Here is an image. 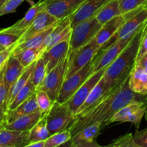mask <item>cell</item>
<instances>
[{"instance_id":"cell-47","label":"cell","mask_w":147,"mask_h":147,"mask_svg":"<svg viewBox=\"0 0 147 147\" xmlns=\"http://www.w3.org/2000/svg\"><path fill=\"white\" fill-rule=\"evenodd\" d=\"M6 1H7V0H0V7H1V6L2 5V4H4Z\"/></svg>"},{"instance_id":"cell-17","label":"cell","mask_w":147,"mask_h":147,"mask_svg":"<svg viewBox=\"0 0 147 147\" xmlns=\"http://www.w3.org/2000/svg\"><path fill=\"white\" fill-rule=\"evenodd\" d=\"M69 47L70 39L59 42L42 53L41 57L47 63V73L68 57Z\"/></svg>"},{"instance_id":"cell-16","label":"cell","mask_w":147,"mask_h":147,"mask_svg":"<svg viewBox=\"0 0 147 147\" xmlns=\"http://www.w3.org/2000/svg\"><path fill=\"white\" fill-rule=\"evenodd\" d=\"M60 20H57L55 17L46 11L45 9L40 11L34 21L29 27V28L24 32V34L21 36L19 40L18 43L22 42L24 40H27L30 37H32L34 34L43 32L49 27H52L57 22Z\"/></svg>"},{"instance_id":"cell-20","label":"cell","mask_w":147,"mask_h":147,"mask_svg":"<svg viewBox=\"0 0 147 147\" xmlns=\"http://www.w3.org/2000/svg\"><path fill=\"white\" fill-rule=\"evenodd\" d=\"M126 21V19L125 16L121 14L113 17L102 25L100 30L95 37L96 42L100 45V48L117 32L119 28Z\"/></svg>"},{"instance_id":"cell-5","label":"cell","mask_w":147,"mask_h":147,"mask_svg":"<svg viewBox=\"0 0 147 147\" xmlns=\"http://www.w3.org/2000/svg\"><path fill=\"white\" fill-rule=\"evenodd\" d=\"M124 16L126 21L122 24L117 32L100 48V50L107 48L118 40L134 35L147 20V4L129 14H125Z\"/></svg>"},{"instance_id":"cell-12","label":"cell","mask_w":147,"mask_h":147,"mask_svg":"<svg viewBox=\"0 0 147 147\" xmlns=\"http://www.w3.org/2000/svg\"><path fill=\"white\" fill-rule=\"evenodd\" d=\"M114 87L115 86H113L111 83L106 80V78L103 76L98 83L93 88L83 105L78 110L76 116H81L86 113L88 111L91 109L98 102H100L101 99Z\"/></svg>"},{"instance_id":"cell-31","label":"cell","mask_w":147,"mask_h":147,"mask_svg":"<svg viewBox=\"0 0 147 147\" xmlns=\"http://www.w3.org/2000/svg\"><path fill=\"white\" fill-rule=\"evenodd\" d=\"M36 90H37V88L33 84L31 78H30L25 86L17 93L15 98L14 99L12 103L9 105L7 110H13V109H16L21 103H22L27 99H28L30 96H32L35 93Z\"/></svg>"},{"instance_id":"cell-1","label":"cell","mask_w":147,"mask_h":147,"mask_svg":"<svg viewBox=\"0 0 147 147\" xmlns=\"http://www.w3.org/2000/svg\"><path fill=\"white\" fill-rule=\"evenodd\" d=\"M134 100L147 101V95L135 93L129 86V78L111 89L100 102L81 116H76L69 130L72 136L84 128L99 123L101 129L110 124L113 115L122 107Z\"/></svg>"},{"instance_id":"cell-30","label":"cell","mask_w":147,"mask_h":147,"mask_svg":"<svg viewBox=\"0 0 147 147\" xmlns=\"http://www.w3.org/2000/svg\"><path fill=\"white\" fill-rule=\"evenodd\" d=\"M147 105V101H144V100H134L131 103H128L126 106L122 107L120 110L118 111L113 117L111 118L110 121V124L112 123H116V122H119V123H123V121L125 118L134 111H136L141 108L142 106Z\"/></svg>"},{"instance_id":"cell-46","label":"cell","mask_w":147,"mask_h":147,"mask_svg":"<svg viewBox=\"0 0 147 147\" xmlns=\"http://www.w3.org/2000/svg\"><path fill=\"white\" fill-rule=\"evenodd\" d=\"M45 140L30 143L27 145V147H45Z\"/></svg>"},{"instance_id":"cell-32","label":"cell","mask_w":147,"mask_h":147,"mask_svg":"<svg viewBox=\"0 0 147 147\" xmlns=\"http://www.w3.org/2000/svg\"><path fill=\"white\" fill-rule=\"evenodd\" d=\"M47 63L43 59L42 57H39L36 61L35 66L32 73L31 78L33 84L37 88L42 83L43 80L47 75Z\"/></svg>"},{"instance_id":"cell-37","label":"cell","mask_w":147,"mask_h":147,"mask_svg":"<svg viewBox=\"0 0 147 147\" xmlns=\"http://www.w3.org/2000/svg\"><path fill=\"white\" fill-rule=\"evenodd\" d=\"M20 37L21 36L16 33L6 32L1 30H0V45L7 48L14 43L17 42Z\"/></svg>"},{"instance_id":"cell-9","label":"cell","mask_w":147,"mask_h":147,"mask_svg":"<svg viewBox=\"0 0 147 147\" xmlns=\"http://www.w3.org/2000/svg\"><path fill=\"white\" fill-rule=\"evenodd\" d=\"M134 35L118 40L117 41L114 42L113 44L109 46L107 48L100 50L94 58L93 73L101 69L106 68L111 63H113L117 58L118 56L122 53V51L126 48Z\"/></svg>"},{"instance_id":"cell-11","label":"cell","mask_w":147,"mask_h":147,"mask_svg":"<svg viewBox=\"0 0 147 147\" xmlns=\"http://www.w3.org/2000/svg\"><path fill=\"white\" fill-rule=\"evenodd\" d=\"M71 32L72 27L70 16L59 20L53 30L47 34L42 45L41 48L43 53L59 42L70 39Z\"/></svg>"},{"instance_id":"cell-25","label":"cell","mask_w":147,"mask_h":147,"mask_svg":"<svg viewBox=\"0 0 147 147\" xmlns=\"http://www.w3.org/2000/svg\"><path fill=\"white\" fill-rule=\"evenodd\" d=\"M119 0H109L96 14L98 21L103 25L116 16L121 15Z\"/></svg>"},{"instance_id":"cell-27","label":"cell","mask_w":147,"mask_h":147,"mask_svg":"<svg viewBox=\"0 0 147 147\" xmlns=\"http://www.w3.org/2000/svg\"><path fill=\"white\" fill-rule=\"evenodd\" d=\"M43 52L41 47L37 48H27L24 50L13 51L12 54L17 57L23 67H27L41 57Z\"/></svg>"},{"instance_id":"cell-33","label":"cell","mask_w":147,"mask_h":147,"mask_svg":"<svg viewBox=\"0 0 147 147\" xmlns=\"http://www.w3.org/2000/svg\"><path fill=\"white\" fill-rule=\"evenodd\" d=\"M72 134L69 129L57 132L52 134L45 140V147H57L63 145L64 144L70 142L72 139Z\"/></svg>"},{"instance_id":"cell-28","label":"cell","mask_w":147,"mask_h":147,"mask_svg":"<svg viewBox=\"0 0 147 147\" xmlns=\"http://www.w3.org/2000/svg\"><path fill=\"white\" fill-rule=\"evenodd\" d=\"M46 114L43 115L37 123L29 131V141L30 143L45 141L50 136L47 126Z\"/></svg>"},{"instance_id":"cell-10","label":"cell","mask_w":147,"mask_h":147,"mask_svg":"<svg viewBox=\"0 0 147 147\" xmlns=\"http://www.w3.org/2000/svg\"><path fill=\"white\" fill-rule=\"evenodd\" d=\"M106 69V68L101 69L96 73H93L87 79V80L79 88L78 90L73 95V96L65 102L69 109L75 115H76L78 110L84 103L95 86L103 77Z\"/></svg>"},{"instance_id":"cell-43","label":"cell","mask_w":147,"mask_h":147,"mask_svg":"<svg viewBox=\"0 0 147 147\" xmlns=\"http://www.w3.org/2000/svg\"><path fill=\"white\" fill-rule=\"evenodd\" d=\"M18 44V42L14 44H13L12 45L9 46V47H7L5 50H4L3 51H1L0 53V68L3 66V65L7 61V60L9 59V57L11 55L13 51L15 49L16 46Z\"/></svg>"},{"instance_id":"cell-6","label":"cell","mask_w":147,"mask_h":147,"mask_svg":"<svg viewBox=\"0 0 147 147\" xmlns=\"http://www.w3.org/2000/svg\"><path fill=\"white\" fill-rule=\"evenodd\" d=\"M68 57L47 73L42 83L37 89L43 90L49 95L53 102L57 100L63 83L65 80L68 67Z\"/></svg>"},{"instance_id":"cell-18","label":"cell","mask_w":147,"mask_h":147,"mask_svg":"<svg viewBox=\"0 0 147 147\" xmlns=\"http://www.w3.org/2000/svg\"><path fill=\"white\" fill-rule=\"evenodd\" d=\"M109 0H86L78 9L70 16L71 27H74L79 22L96 16L98 11Z\"/></svg>"},{"instance_id":"cell-39","label":"cell","mask_w":147,"mask_h":147,"mask_svg":"<svg viewBox=\"0 0 147 147\" xmlns=\"http://www.w3.org/2000/svg\"><path fill=\"white\" fill-rule=\"evenodd\" d=\"M24 0H7L0 7V17L9 13H12L16 11L17 7Z\"/></svg>"},{"instance_id":"cell-50","label":"cell","mask_w":147,"mask_h":147,"mask_svg":"<svg viewBox=\"0 0 147 147\" xmlns=\"http://www.w3.org/2000/svg\"><path fill=\"white\" fill-rule=\"evenodd\" d=\"M0 147H1V145H0Z\"/></svg>"},{"instance_id":"cell-45","label":"cell","mask_w":147,"mask_h":147,"mask_svg":"<svg viewBox=\"0 0 147 147\" xmlns=\"http://www.w3.org/2000/svg\"><path fill=\"white\" fill-rule=\"evenodd\" d=\"M7 108L4 106H0V126L6 121Z\"/></svg>"},{"instance_id":"cell-21","label":"cell","mask_w":147,"mask_h":147,"mask_svg":"<svg viewBox=\"0 0 147 147\" xmlns=\"http://www.w3.org/2000/svg\"><path fill=\"white\" fill-rule=\"evenodd\" d=\"M25 67H23L18 59L11 55L4 65V81L6 89L9 93L10 89L21 76Z\"/></svg>"},{"instance_id":"cell-29","label":"cell","mask_w":147,"mask_h":147,"mask_svg":"<svg viewBox=\"0 0 147 147\" xmlns=\"http://www.w3.org/2000/svg\"><path fill=\"white\" fill-rule=\"evenodd\" d=\"M56 24H57V23H56ZM56 24H55L54 25H53L52 27H49L47 30H44L43 32H41L34 34V36L30 37V38L27 39V40H24V41L22 42L18 43L17 45L16 46L15 49L14 50V51L24 50V49L27 48H37V47H41L43 42H44L45 40L46 37H47V35L52 31V30H53V29L54 28V27L55 26Z\"/></svg>"},{"instance_id":"cell-44","label":"cell","mask_w":147,"mask_h":147,"mask_svg":"<svg viewBox=\"0 0 147 147\" xmlns=\"http://www.w3.org/2000/svg\"><path fill=\"white\" fill-rule=\"evenodd\" d=\"M136 64L147 72V53L141 57L140 60L136 62Z\"/></svg>"},{"instance_id":"cell-2","label":"cell","mask_w":147,"mask_h":147,"mask_svg":"<svg viewBox=\"0 0 147 147\" xmlns=\"http://www.w3.org/2000/svg\"><path fill=\"white\" fill-rule=\"evenodd\" d=\"M144 24L138 30L129 45L117 58L106 67L103 77L113 86H117L129 78L134 66L136 64Z\"/></svg>"},{"instance_id":"cell-4","label":"cell","mask_w":147,"mask_h":147,"mask_svg":"<svg viewBox=\"0 0 147 147\" xmlns=\"http://www.w3.org/2000/svg\"><path fill=\"white\" fill-rule=\"evenodd\" d=\"M47 126L50 135L69 129L76 119V115L70 111L65 103L55 100L46 114Z\"/></svg>"},{"instance_id":"cell-13","label":"cell","mask_w":147,"mask_h":147,"mask_svg":"<svg viewBox=\"0 0 147 147\" xmlns=\"http://www.w3.org/2000/svg\"><path fill=\"white\" fill-rule=\"evenodd\" d=\"M48 3V0H40L36 4H33L30 8L27 10L25 15L22 19L17 21L15 24L7 28L3 29V30L9 32L16 33L19 35L22 36L24 32L29 28L32 22L37 16V14L42 10L45 9Z\"/></svg>"},{"instance_id":"cell-35","label":"cell","mask_w":147,"mask_h":147,"mask_svg":"<svg viewBox=\"0 0 147 147\" xmlns=\"http://www.w3.org/2000/svg\"><path fill=\"white\" fill-rule=\"evenodd\" d=\"M119 3L121 12L125 15L146 5L147 0H119Z\"/></svg>"},{"instance_id":"cell-23","label":"cell","mask_w":147,"mask_h":147,"mask_svg":"<svg viewBox=\"0 0 147 147\" xmlns=\"http://www.w3.org/2000/svg\"><path fill=\"white\" fill-rule=\"evenodd\" d=\"M44 114L39 111L30 113V114L24 115V116L19 117L10 123L4 122L1 126L9 129V130L14 131H30L36 123L38 122Z\"/></svg>"},{"instance_id":"cell-42","label":"cell","mask_w":147,"mask_h":147,"mask_svg":"<svg viewBox=\"0 0 147 147\" xmlns=\"http://www.w3.org/2000/svg\"><path fill=\"white\" fill-rule=\"evenodd\" d=\"M133 138L138 147H147V128L142 131H136Z\"/></svg>"},{"instance_id":"cell-40","label":"cell","mask_w":147,"mask_h":147,"mask_svg":"<svg viewBox=\"0 0 147 147\" xmlns=\"http://www.w3.org/2000/svg\"><path fill=\"white\" fill-rule=\"evenodd\" d=\"M4 65H5V63L0 68V106H4L7 108V100L8 93H7V90L6 89L4 81Z\"/></svg>"},{"instance_id":"cell-24","label":"cell","mask_w":147,"mask_h":147,"mask_svg":"<svg viewBox=\"0 0 147 147\" xmlns=\"http://www.w3.org/2000/svg\"><path fill=\"white\" fill-rule=\"evenodd\" d=\"M129 86L135 93L147 95V72L135 64L129 75Z\"/></svg>"},{"instance_id":"cell-36","label":"cell","mask_w":147,"mask_h":147,"mask_svg":"<svg viewBox=\"0 0 147 147\" xmlns=\"http://www.w3.org/2000/svg\"><path fill=\"white\" fill-rule=\"evenodd\" d=\"M147 109V105H144V106H142L137 109L136 111H134L129 116H126L123 121V123L124 122H130V123H134L136 126V129H139V126H140V123L142 120V118L144 116L145 113L146 112Z\"/></svg>"},{"instance_id":"cell-49","label":"cell","mask_w":147,"mask_h":147,"mask_svg":"<svg viewBox=\"0 0 147 147\" xmlns=\"http://www.w3.org/2000/svg\"><path fill=\"white\" fill-rule=\"evenodd\" d=\"M145 119H146V121H147V109H146V113H145Z\"/></svg>"},{"instance_id":"cell-48","label":"cell","mask_w":147,"mask_h":147,"mask_svg":"<svg viewBox=\"0 0 147 147\" xmlns=\"http://www.w3.org/2000/svg\"><path fill=\"white\" fill-rule=\"evenodd\" d=\"M5 47H3V46H1V45H0V53H1V51H3V50H5Z\"/></svg>"},{"instance_id":"cell-41","label":"cell","mask_w":147,"mask_h":147,"mask_svg":"<svg viewBox=\"0 0 147 147\" xmlns=\"http://www.w3.org/2000/svg\"><path fill=\"white\" fill-rule=\"evenodd\" d=\"M147 53V20L144 26L143 31H142V37H141L140 45H139V52H138L136 62L141 59V57Z\"/></svg>"},{"instance_id":"cell-14","label":"cell","mask_w":147,"mask_h":147,"mask_svg":"<svg viewBox=\"0 0 147 147\" xmlns=\"http://www.w3.org/2000/svg\"><path fill=\"white\" fill-rule=\"evenodd\" d=\"M102 130L99 123L87 126L72 136L70 146L73 147H100L96 142V139Z\"/></svg>"},{"instance_id":"cell-19","label":"cell","mask_w":147,"mask_h":147,"mask_svg":"<svg viewBox=\"0 0 147 147\" xmlns=\"http://www.w3.org/2000/svg\"><path fill=\"white\" fill-rule=\"evenodd\" d=\"M29 131L9 130L0 126V145L1 147H27L30 144Z\"/></svg>"},{"instance_id":"cell-3","label":"cell","mask_w":147,"mask_h":147,"mask_svg":"<svg viewBox=\"0 0 147 147\" xmlns=\"http://www.w3.org/2000/svg\"><path fill=\"white\" fill-rule=\"evenodd\" d=\"M102 24L96 19V16L82 21L72 27L70 37V47L68 56L91 41L99 30Z\"/></svg>"},{"instance_id":"cell-26","label":"cell","mask_w":147,"mask_h":147,"mask_svg":"<svg viewBox=\"0 0 147 147\" xmlns=\"http://www.w3.org/2000/svg\"><path fill=\"white\" fill-rule=\"evenodd\" d=\"M36 61H37V60H36ZM36 61L34 62L32 64L30 65V66L26 67L24 71L23 72L22 74L21 75V76L19 78L18 80L15 82V83L13 85L11 88L10 89L9 92L8 93V96H7V109H8V107L9 106V105L12 103L14 99L15 98L17 93H18L19 92L22 90V88L25 86L26 83H27L28 80L30 79L32 73L33 69H34V66H35Z\"/></svg>"},{"instance_id":"cell-38","label":"cell","mask_w":147,"mask_h":147,"mask_svg":"<svg viewBox=\"0 0 147 147\" xmlns=\"http://www.w3.org/2000/svg\"><path fill=\"white\" fill-rule=\"evenodd\" d=\"M108 146L113 147H138L134 141L132 134H126L113 141Z\"/></svg>"},{"instance_id":"cell-22","label":"cell","mask_w":147,"mask_h":147,"mask_svg":"<svg viewBox=\"0 0 147 147\" xmlns=\"http://www.w3.org/2000/svg\"><path fill=\"white\" fill-rule=\"evenodd\" d=\"M35 93L13 110H7L5 123H10L19 117L39 111Z\"/></svg>"},{"instance_id":"cell-34","label":"cell","mask_w":147,"mask_h":147,"mask_svg":"<svg viewBox=\"0 0 147 147\" xmlns=\"http://www.w3.org/2000/svg\"><path fill=\"white\" fill-rule=\"evenodd\" d=\"M35 94L40 111L42 114L47 113L53 106V101L45 90L37 89L35 92Z\"/></svg>"},{"instance_id":"cell-8","label":"cell","mask_w":147,"mask_h":147,"mask_svg":"<svg viewBox=\"0 0 147 147\" xmlns=\"http://www.w3.org/2000/svg\"><path fill=\"white\" fill-rule=\"evenodd\" d=\"M93 62L94 59L89 62L86 65L76 72L73 76L65 80L58 97L56 100L57 101L60 103H65L73 96V95L78 90L79 88L93 74Z\"/></svg>"},{"instance_id":"cell-7","label":"cell","mask_w":147,"mask_h":147,"mask_svg":"<svg viewBox=\"0 0 147 147\" xmlns=\"http://www.w3.org/2000/svg\"><path fill=\"white\" fill-rule=\"evenodd\" d=\"M100 50V45L98 44L94 37L88 44L76 50L71 55L68 56V67L65 79L73 76L76 72L86 65L89 62L93 60Z\"/></svg>"},{"instance_id":"cell-15","label":"cell","mask_w":147,"mask_h":147,"mask_svg":"<svg viewBox=\"0 0 147 147\" xmlns=\"http://www.w3.org/2000/svg\"><path fill=\"white\" fill-rule=\"evenodd\" d=\"M86 0H48L45 10L57 20L76 12Z\"/></svg>"}]
</instances>
